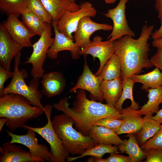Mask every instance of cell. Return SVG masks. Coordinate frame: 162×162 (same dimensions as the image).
Listing matches in <instances>:
<instances>
[{
	"label": "cell",
	"instance_id": "obj_1",
	"mask_svg": "<svg viewBox=\"0 0 162 162\" xmlns=\"http://www.w3.org/2000/svg\"><path fill=\"white\" fill-rule=\"evenodd\" d=\"M68 99V98H62L54 104L53 106L71 117L74 122L75 128L84 135L88 136L94 123L100 119L106 118L122 119L121 112L106 104L89 100L84 90L80 89L77 91L71 108L69 107Z\"/></svg>",
	"mask_w": 162,
	"mask_h": 162
},
{
	"label": "cell",
	"instance_id": "obj_2",
	"mask_svg": "<svg viewBox=\"0 0 162 162\" xmlns=\"http://www.w3.org/2000/svg\"><path fill=\"white\" fill-rule=\"evenodd\" d=\"M154 28L153 25L145 24L137 39L125 35L113 41L115 53L121 64L122 80L132 78L141 73L143 68L153 66L148 57L150 45L148 41Z\"/></svg>",
	"mask_w": 162,
	"mask_h": 162
},
{
	"label": "cell",
	"instance_id": "obj_3",
	"mask_svg": "<svg viewBox=\"0 0 162 162\" xmlns=\"http://www.w3.org/2000/svg\"><path fill=\"white\" fill-rule=\"evenodd\" d=\"M44 112L40 107L33 105L24 96L9 93L0 98V117L6 118V125L12 131L35 118Z\"/></svg>",
	"mask_w": 162,
	"mask_h": 162
},
{
	"label": "cell",
	"instance_id": "obj_4",
	"mask_svg": "<svg viewBox=\"0 0 162 162\" xmlns=\"http://www.w3.org/2000/svg\"><path fill=\"white\" fill-rule=\"evenodd\" d=\"M52 123L63 147L72 155H80L98 144L88 136L83 135L74 129L73 119L64 113L55 116Z\"/></svg>",
	"mask_w": 162,
	"mask_h": 162
},
{
	"label": "cell",
	"instance_id": "obj_5",
	"mask_svg": "<svg viewBox=\"0 0 162 162\" xmlns=\"http://www.w3.org/2000/svg\"><path fill=\"white\" fill-rule=\"evenodd\" d=\"M21 55V52H20L14 57V74L10 82L5 87L2 97L9 93L21 95L28 100L33 105L39 107L44 111V107L41 102L42 94L38 90L39 79L33 78L30 81L29 85H27L25 79L28 77V72L26 69H19Z\"/></svg>",
	"mask_w": 162,
	"mask_h": 162
},
{
	"label": "cell",
	"instance_id": "obj_6",
	"mask_svg": "<svg viewBox=\"0 0 162 162\" xmlns=\"http://www.w3.org/2000/svg\"><path fill=\"white\" fill-rule=\"evenodd\" d=\"M44 112L46 115L47 123L43 127L34 128L26 125L22 127L26 130L30 129L38 133L48 142L50 147L51 162H65L69 154L63 146L61 140L57 135L53 128L50 116L53 106L46 105L44 106Z\"/></svg>",
	"mask_w": 162,
	"mask_h": 162
},
{
	"label": "cell",
	"instance_id": "obj_7",
	"mask_svg": "<svg viewBox=\"0 0 162 162\" xmlns=\"http://www.w3.org/2000/svg\"><path fill=\"white\" fill-rule=\"evenodd\" d=\"M51 23H46L44 29L38 40L33 44V51L24 64L32 65L31 74L33 78L39 79L41 77L45 71L43 65L47 56L49 49L52 46L54 40L52 38Z\"/></svg>",
	"mask_w": 162,
	"mask_h": 162
},
{
	"label": "cell",
	"instance_id": "obj_8",
	"mask_svg": "<svg viewBox=\"0 0 162 162\" xmlns=\"http://www.w3.org/2000/svg\"><path fill=\"white\" fill-rule=\"evenodd\" d=\"M80 6V9L77 11L65 13L57 23L58 30L73 40V33L76 31L80 20L86 16L94 17L97 14L96 10L89 2H82Z\"/></svg>",
	"mask_w": 162,
	"mask_h": 162
},
{
	"label": "cell",
	"instance_id": "obj_9",
	"mask_svg": "<svg viewBox=\"0 0 162 162\" xmlns=\"http://www.w3.org/2000/svg\"><path fill=\"white\" fill-rule=\"evenodd\" d=\"M114 2L116 0H112ZM128 0H120L117 5L114 8L108 10L103 15L111 19L113 28L108 39L113 41L121 37L128 35L134 37V32L128 26L125 15L126 5Z\"/></svg>",
	"mask_w": 162,
	"mask_h": 162
},
{
	"label": "cell",
	"instance_id": "obj_10",
	"mask_svg": "<svg viewBox=\"0 0 162 162\" xmlns=\"http://www.w3.org/2000/svg\"><path fill=\"white\" fill-rule=\"evenodd\" d=\"M8 136L11 138L10 143H19L28 148L29 152L34 157L40 159L42 162L50 161L51 155L46 145L39 144L34 131L28 129L26 134L23 135L15 134L6 130Z\"/></svg>",
	"mask_w": 162,
	"mask_h": 162
},
{
	"label": "cell",
	"instance_id": "obj_11",
	"mask_svg": "<svg viewBox=\"0 0 162 162\" xmlns=\"http://www.w3.org/2000/svg\"><path fill=\"white\" fill-rule=\"evenodd\" d=\"M114 53L113 41H111L109 40L103 41L102 38L98 35L95 36L89 44L81 49L80 52V55L89 54L94 58H98L100 65L95 74L96 76L100 74L107 61Z\"/></svg>",
	"mask_w": 162,
	"mask_h": 162
},
{
	"label": "cell",
	"instance_id": "obj_12",
	"mask_svg": "<svg viewBox=\"0 0 162 162\" xmlns=\"http://www.w3.org/2000/svg\"><path fill=\"white\" fill-rule=\"evenodd\" d=\"M103 80L101 75L96 76L91 71L85 58L83 69L76 85L70 89V92H75L78 89L88 92L91 100L103 102L104 100L100 91V84Z\"/></svg>",
	"mask_w": 162,
	"mask_h": 162
},
{
	"label": "cell",
	"instance_id": "obj_13",
	"mask_svg": "<svg viewBox=\"0 0 162 162\" xmlns=\"http://www.w3.org/2000/svg\"><path fill=\"white\" fill-rule=\"evenodd\" d=\"M91 17L86 16L79 21L74 33V40L76 44L81 49L91 41L90 38L95 32L100 30H112V26L106 23H98L93 21Z\"/></svg>",
	"mask_w": 162,
	"mask_h": 162
},
{
	"label": "cell",
	"instance_id": "obj_14",
	"mask_svg": "<svg viewBox=\"0 0 162 162\" xmlns=\"http://www.w3.org/2000/svg\"><path fill=\"white\" fill-rule=\"evenodd\" d=\"M8 17L2 24L11 38L23 47H32L30 39L36 34L17 17L14 15Z\"/></svg>",
	"mask_w": 162,
	"mask_h": 162
},
{
	"label": "cell",
	"instance_id": "obj_15",
	"mask_svg": "<svg viewBox=\"0 0 162 162\" xmlns=\"http://www.w3.org/2000/svg\"><path fill=\"white\" fill-rule=\"evenodd\" d=\"M57 22H52L51 24L55 33L54 40L52 46L49 49L47 56L55 59L58 57V53L63 50L70 52L72 58L74 59L79 58L81 49L74 42L73 39L60 32L57 29Z\"/></svg>",
	"mask_w": 162,
	"mask_h": 162
},
{
	"label": "cell",
	"instance_id": "obj_16",
	"mask_svg": "<svg viewBox=\"0 0 162 162\" xmlns=\"http://www.w3.org/2000/svg\"><path fill=\"white\" fill-rule=\"evenodd\" d=\"M23 47L14 40L2 24L0 25V65L10 71L11 61Z\"/></svg>",
	"mask_w": 162,
	"mask_h": 162
},
{
	"label": "cell",
	"instance_id": "obj_17",
	"mask_svg": "<svg viewBox=\"0 0 162 162\" xmlns=\"http://www.w3.org/2000/svg\"><path fill=\"white\" fill-rule=\"evenodd\" d=\"M41 78V91L48 98L60 94L66 86V80L61 72L56 71L44 74Z\"/></svg>",
	"mask_w": 162,
	"mask_h": 162
},
{
	"label": "cell",
	"instance_id": "obj_18",
	"mask_svg": "<svg viewBox=\"0 0 162 162\" xmlns=\"http://www.w3.org/2000/svg\"><path fill=\"white\" fill-rule=\"evenodd\" d=\"M0 162H39L42 161L33 157L29 152L19 146L8 142L0 147Z\"/></svg>",
	"mask_w": 162,
	"mask_h": 162
},
{
	"label": "cell",
	"instance_id": "obj_19",
	"mask_svg": "<svg viewBox=\"0 0 162 162\" xmlns=\"http://www.w3.org/2000/svg\"><path fill=\"white\" fill-rule=\"evenodd\" d=\"M123 122L116 132L118 135L124 134H135L140 130L143 117L138 110L130 106L123 109L122 111Z\"/></svg>",
	"mask_w": 162,
	"mask_h": 162
},
{
	"label": "cell",
	"instance_id": "obj_20",
	"mask_svg": "<svg viewBox=\"0 0 162 162\" xmlns=\"http://www.w3.org/2000/svg\"><path fill=\"white\" fill-rule=\"evenodd\" d=\"M51 16L52 22H57L66 12H73L80 9L75 2L67 0H40Z\"/></svg>",
	"mask_w": 162,
	"mask_h": 162
},
{
	"label": "cell",
	"instance_id": "obj_21",
	"mask_svg": "<svg viewBox=\"0 0 162 162\" xmlns=\"http://www.w3.org/2000/svg\"><path fill=\"white\" fill-rule=\"evenodd\" d=\"M122 89L121 78L111 80H103L100 87V93L106 104L114 107L121 95Z\"/></svg>",
	"mask_w": 162,
	"mask_h": 162
},
{
	"label": "cell",
	"instance_id": "obj_22",
	"mask_svg": "<svg viewBox=\"0 0 162 162\" xmlns=\"http://www.w3.org/2000/svg\"><path fill=\"white\" fill-rule=\"evenodd\" d=\"M116 132L105 127L93 125L88 136L98 144L118 146L123 142Z\"/></svg>",
	"mask_w": 162,
	"mask_h": 162
},
{
	"label": "cell",
	"instance_id": "obj_23",
	"mask_svg": "<svg viewBox=\"0 0 162 162\" xmlns=\"http://www.w3.org/2000/svg\"><path fill=\"white\" fill-rule=\"evenodd\" d=\"M125 136L128 138L124 139L122 143L118 146V151L122 153L127 154L131 162H142L146 158V154L140 146L135 135L133 134H128Z\"/></svg>",
	"mask_w": 162,
	"mask_h": 162
},
{
	"label": "cell",
	"instance_id": "obj_24",
	"mask_svg": "<svg viewBox=\"0 0 162 162\" xmlns=\"http://www.w3.org/2000/svg\"><path fill=\"white\" fill-rule=\"evenodd\" d=\"M152 116H144L142 118L140 130L134 134L140 146L152 137L160 127L161 124L153 119Z\"/></svg>",
	"mask_w": 162,
	"mask_h": 162
},
{
	"label": "cell",
	"instance_id": "obj_25",
	"mask_svg": "<svg viewBox=\"0 0 162 162\" xmlns=\"http://www.w3.org/2000/svg\"><path fill=\"white\" fill-rule=\"evenodd\" d=\"M135 82L142 84L141 89L148 92L149 88H154L162 86V72L156 68L152 71L143 74H136L132 77Z\"/></svg>",
	"mask_w": 162,
	"mask_h": 162
},
{
	"label": "cell",
	"instance_id": "obj_26",
	"mask_svg": "<svg viewBox=\"0 0 162 162\" xmlns=\"http://www.w3.org/2000/svg\"><path fill=\"white\" fill-rule=\"evenodd\" d=\"M148 92V101L138 110L142 115L152 116L159 110V106L162 103V86L149 88Z\"/></svg>",
	"mask_w": 162,
	"mask_h": 162
},
{
	"label": "cell",
	"instance_id": "obj_27",
	"mask_svg": "<svg viewBox=\"0 0 162 162\" xmlns=\"http://www.w3.org/2000/svg\"><path fill=\"white\" fill-rule=\"evenodd\" d=\"M100 74L102 76L103 80L122 78L121 62L118 56L115 53L107 61Z\"/></svg>",
	"mask_w": 162,
	"mask_h": 162
},
{
	"label": "cell",
	"instance_id": "obj_28",
	"mask_svg": "<svg viewBox=\"0 0 162 162\" xmlns=\"http://www.w3.org/2000/svg\"><path fill=\"white\" fill-rule=\"evenodd\" d=\"M122 92L121 95L114 108L117 110L121 112L123 108L122 104L126 99H130L131 101L130 106L134 110H139V104L134 100L133 96V89L134 85L135 83L132 78H127L122 79Z\"/></svg>",
	"mask_w": 162,
	"mask_h": 162
},
{
	"label": "cell",
	"instance_id": "obj_29",
	"mask_svg": "<svg viewBox=\"0 0 162 162\" xmlns=\"http://www.w3.org/2000/svg\"><path fill=\"white\" fill-rule=\"evenodd\" d=\"M118 147L117 146L98 144L95 146L86 150L80 155L76 157H68L67 159V162H71L86 156H91L101 158L106 153L112 152L119 153Z\"/></svg>",
	"mask_w": 162,
	"mask_h": 162
},
{
	"label": "cell",
	"instance_id": "obj_30",
	"mask_svg": "<svg viewBox=\"0 0 162 162\" xmlns=\"http://www.w3.org/2000/svg\"><path fill=\"white\" fill-rule=\"evenodd\" d=\"M29 0H0V9L8 16L19 17L27 8Z\"/></svg>",
	"mask_w": 162,
	"mask_h": 162
},
{
	"label": "cell",
	"instance_id": "obj_31",
	"mask_svg": "<svg viewBox=\"0 0 162 162\" xmlns=\"http://www.w3.org/2000/svg\"><path fill=\"white\" fill-rule=\"evenodd\" d=\"M22 21L32 31L40 36L46 22L44 21L28 8L21 14Z\"/></svg>",
	"mask_w": 162,
	"mask_h": 162
},
{
	"label": "cell",
	"instance_id": "obj_32",
	"mask_svg": "<svg viewBox=\"0 0 162 162\" xmlns=\"http://www.w3.org/2000/svg\"><path fill=\"white\" fill-rule=\"evenodd\" d=\"M27 8L45 22L51 23L52 17L40 0H29Z\"/></svg>",
	"mask_w": 162,
	"mask_h": 162
},
{
	"label": "cell",
	"instance_id": "obj_33",
	"mask_svg": "<svg viewBox=\"0 0 162 162\" xmlns=\"http://www.w3.org/2000/svg\"><path fill=\"white\" fill-rule=\"evenodd\" d=\"M140 147L142 149L146 150L152 148L162 149V124L156 134Z\"/></svg>",
	"mask_w": 162,
	"mask_h": 162
},
{
	"label": "cell",
	"instance_id": "obj_34",
	"mask_svg": "<svg viewBox=\"0 0 162 162\" xmlns=\"http://www.w3.org/2000/svg\"><path fill=\"white\" fill-rule=\"evenodd\" d=\"M123 122L122 119L106 118L100 119L94 123V125L101 126L116 132Z\"/></svg>",
	"mask_w": 162,
	"mask_h": 162
},
{
	"label": "cell",
	"instance_id": "obj_35",
	"mask_svg": "<svg viewBox=\"0 0 162 162\" xmlns=\"http://www.w3.org/2000/svg\"><path fill=\"white\" fill-rule=\"evenodd\" d=\"M143 150L146 154L144 162H162V149L152 148Z\"/></svg>",
	"mask_w": 162,
	"mask_h": 162
},
{
	"label": "cell",
	"instance_id": "obj_36",
	"mask_svg": "<svg viewBox=\"0 0 162 162\" xmlns=\"http://www.w3.org/2000/svg\"><path fill=\"white\" fill-rule=\"evenodd\" d=\"M13 71H8L4 69L0 65V97L2 96L5 87L4 85L7 80L10 77H12L14 75Z\"/></svg>",
	"mask_w": 162,
	"mask_h": 162
},
{
	"label": "cell",
	"instance_id": "obj_37",
	"mask_svg": "<svg viewBox=\"0 0 162 162\" xmlns=\"http://www.w3.org/2000/svg\"><path fill=\"white\" fill-rule=\"evenodd\" d=\"M104 162H131L128 156L119 154L115 152L110 153V156L108 158L104 159Z\"/></svg>",
	"mask_w": 162,
	"mask_h": 162
},
{
	"label": "cell",
	"instance_id": "obj_38",
	"mask_svg": "<svg viewBox=\"0 0 162 162\" xmlns=\"http://www.w3.org/2000/svg\"><path fill=\"white\" fill-rule=\"evenodd\" d=\"M150 59L153 66L160 69L162 72V48H158L157 52Z\"/></svg>",
	"mask_w": 162,
	"mask_h": 162
},
{
	"label": "cell",
	"instance_id": "obj_39",
	"mask_svg": "<svg viewBox=\"0 0 162 162\" xmlns=\"http://www.w3.org/2000/svg\"><path fill=\"white\" fill-rule=\"evenodd\" d=\"M160 26L159 28L156 30L151 35L152 38L153 40L162 38V16L160 18Z\"/></svg>",
	"mask_w": 162,
	"mask_h": 162
},
{
	"label": "cell",
	"instance_id": "obj_40",
	"mask_svg": "<svg viewBox=\"0 0 162 162\" xmlns=\"http://www.w3.org/2000/svg\"><path fill=\"white\" fill-rule=\"evenodd\" d=\"M154 7L158 13V17L162 16V0H155Z\"/></svg>",
	"mask_w": 162,
	"mask_h": 162
},
{
	"label": "cell",
	"instance_id": "obj_41",
	"mask_svg": "<svg viewBox=\"0 0 162 162\" xmlns=\"http://www.w3.org/2000/svg\"><path fill=\"white\" fill-rule=\"evenodd\" d=\"M156 113L155 116H152V118L160 124H162V108Z\"/></svg>",
	"mask_w": 162,
	"mask_h": 162
},
{
	"label": "cell",
	"instance_id": "obj_42",
	"mask_svg": "<svg viewBox=\"0 0 162 162\" xmlns=\"http://www.w3.org/2000/svg\"><path fill=\"white\" fill-rule=\"evenodd\" d=\"M152 44L154 47L162 48V38L153 40Z\"/></svg>",
	"mask_w": 162,
	"mask_h": 162
},
{
	"label": "cell",
	"instance_id": "obj_43",
	"mask_svg": "<svg viewBox=\"0 0 162 162\" xmlns=\"http://www.w3.org/2000/svg\"><path fill=\"white\" fill-rule=\"evenodd\" d=\"M8 119L6 118H1L0 119V132H1L4 125L7 123Z\"/></svg>",
	"mask_w": 162,
	"mask_h": 162
},
{
	"label": "cell",
	"instance_id": "obj_44",
	"mask_svg": "<svg viewBox=\"0 0 162 162\" xmlns=\"http://www.w3.org/2000/svg\"><path fill=\"white\" fill-rule=\"evenodd\" d=\"M69 1L72 2H75L76 0H67Z\"/></svg>",
	"mask_w": 162,
	"mask_h": 162
}]
</instances>
